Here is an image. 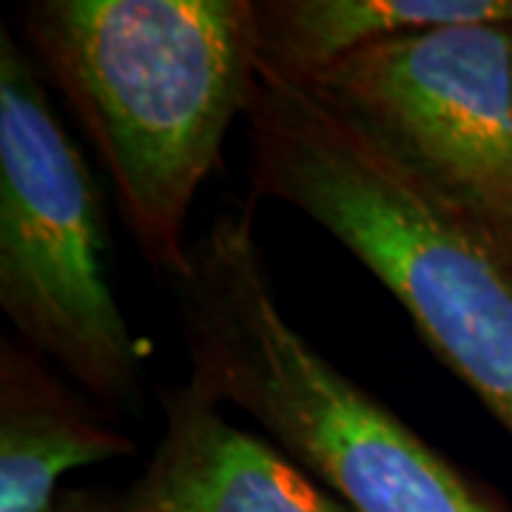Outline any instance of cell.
<instances>
[{
  "label": "cell",
  "mask_w": 512,
  "mask_h": 512,
  "mask_svg": "<svg viewBox=\"0 0 512 512\" xmlns=\"http://www.w3.org/2000/svg\"><path fill=\"white\" fill-rule=\"evenodd\" d=\"M29 35L109 168L137 248L180 282L188 211L254 97V3L43 0Z\"/></svg>",
  "instance_id": "obj_1"
},
{
  "label": "cell",
  "mask_w": 512,
  "mask_h": 512,
  "mask_svg": "<svg viewBox=\"0 0 512 512\" xmlns=\"http://www.w3.org/2000/svg\"><path fill=\"white\" fill-rule=\"evenodd\" d=\"M256 194L322 225L512 436V268L319 94L256 69Z\"/></svg>",
  "instance_id": "obj_2"
},
{
  "label": "cell",
  "mask_w": 512,
  "mask_h": 512,
  "mask_svg": "<svg viewBox=\"0 0 512 512\" xmlns=\"http://www.w3.org/2000/svg\"><path fill=\"white\" fill-rule=\"evenodd\" d=\"M251 217L222 214L177 282L188 387L251 416L353 512H510L293 328Z\"/></svg>",
  "instance_id": "obj_3"
},
{
  "label": "cell",
  "mask_w": 512,
  "mask_h": 512,
  "mask_svg": "<svg viewBox=\"0 0 512 512\" xmlns=\"http://www.w3.org/2000/svg\"><path fill=\"white\" fill-rule=\"evenodd\" d=\"M92 171L18 40L0 35V305L94 399H128L140 350L103 265Z\"/></svg>",
  "instance_id": "obj_4"
},
{
  "label": "cell",
  "mask_w": 512,
  "mask_h": 512,
  "mask_svg": "<svg viewBox=\"0 0 512 512\" xmlns=\"http://www.w3.org/2000/svg\"><path fill=\"white\" fill-rule=\"evenodd\" d=\"M302 86L512 268V26L390 37Z\"/></svg>",
  "instance_id": "obj_5"
},
{
  "label": "cell",
  "mask_w": 512,
  "mask_h": 512,
  "mask_svg": "<svg viewBox=\"0 0 512 512\" xmlns=\"http://www.w3.org/2000/svg\"><path fill=\"white\" fill-rule=\"evenodd\" d=\"M126 512H353L282 447L222 416L220 404L180 387L165 399V433Z\"/></svg>",
  "instance_id": "obj_6"
},
{
  "label": "cell",
  "mask_w": 512,
  "mask_h": 512,
  "mask_svg": "<svg viewBox=\"0 0 512 512\" xmlns=\"http://www.w3.org/2000/svg\"><path fill=\"white\" fill-rule=\"evenodd\" d=\"M137 447L20 345L0 350V512H52L60 478Z\"/></svg>",
  "instance_id": "obj_7"
},
{
  "label": "cell",
  "mask_w": 512,
  "mask_h": 512,
  "mask_svg": "<svg viewBox=\"0 0 512 512\" xmlns=\"http://www.w3.org/2000/svg\"><path fill=\"white\" fill-rule=\"evenodd\" d=\"M254 9L259 66L293 83H311L390 37L476 23L512 26V0H265Z\"/></svg>",
  "instance_id": "obj_8"
},
{
  "label": "cell",
  "mask_w": 512,
  "mask_h": 512,
  "mask_svg": "<svg viewBox=\"0 0 512 512\" xmlns=\"http://www.w3.org/2000/svg\"><path fill=\"white\" fill-rule=\"evenodd\" d=\"M52 512H126L123 504H111L106 498L92 493H69L66 498H60Z\"/></svg>",
  "instance_id": "obj_9"
}]
</instances>
